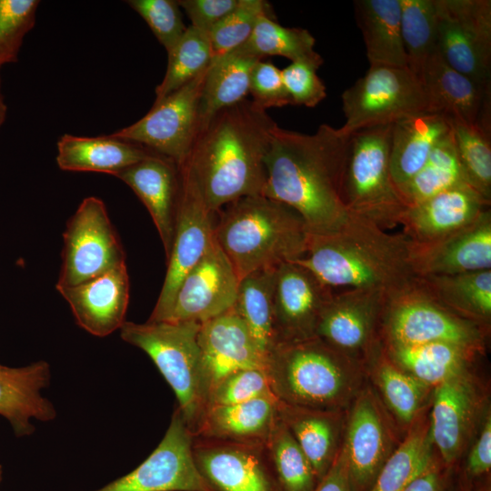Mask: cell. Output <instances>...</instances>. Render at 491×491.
Wrapping results in <instances>:
<instances>
[{
  "mask_svg": "<svg viewBox=\"0 0 491 491\" xmlns=\"http://www.w3.org/2000/svg\"><path fill=\"white\" fill-rule=\"evenodd\" d=\"M348 139L327 124L311 135L276 125L266 157L263 195L295 210L309 234L336 231L349 215L341 197Z\"/></svg>",
  "mask_w": 491,
  "mask_h": 491,
  "instance_id": "1",
  "label": "cell"
},
{
  "mask_svg": "<svg viewBox=\"0 0 491 491\" xmlns=\"http://www.w3.org/2000/svg\"><path fill=\"white\" fill-rule=\"evenodd\" d=\"M276 125L266 110L246 98L218 112L198 133L185 163L211 211L263 195L266 157Z\"/></svg>",
  "mask_w": 491,
  "mask_h": 491,
  "instance_id": "2",
  "label": "cell"
},
{
  "mask_svg": "<svg viewBox=\"0 0 491 491\" xmlns=\"http://www.w3.org/2000/svg\"><path fill=\"white\" fill-rule=\"evenodd\" d=\"M293 262L333 290L371 289L388 296L418 281L411 241L350 213L336 231L309 234L306 254Z\"/></svg>",
  "mask_w": 491,
  "mask_h": 491,
  "instance_id": "3",
  "label": "cell"
},
{
  "mask_svg": "<svg viewBox=\"0 0 491 491\" xmlns=\"http://www.w3.org/2000/svg\"><path fill=\"white\" fill-rule=\"evenodd\" d=\"M215 239L238 277L301 258L309 232L289 206L262 195L236 199L216 212Z\"/></svg>",
  "mask_w": 491,
  "mask_h": 491,
  "instance_id": "4",
  "label": "cell"
},
{
  "mask_svg": "<svg viewBox=\"0 0 491 491\" xmlns=\"http://www.w3.org/2000/svg\"><path fill=\"white\" fill-rule=\"evenodd\" d=\"M364 366L313 337L277 345L265 371L273 394L286 404L345 410L363 388Z\"/></svg>",
  "mask_w": 491,
  "mask_h": 491,
  "instance_id": "5",
  "label": "cell"
},
{
  "mask_svg": "<svg viewBox=\"0 0 491 491\" xmlns=\"http://www.w3.org/2000/svg\"><path fill=\"white\" fill-rule=\"evenodd\" d=\"M200 323L125 321L121 338L143 350L152 359L175 392L178 409L194 434L207 404L201 352Z\"/></svg>",
  "mask_w": 491,
  "mask_h": 491,
  "instance_id": "6",
  "label": "cell"
},
{
  "mask_svg": "<svg viewBox=\"0 0 491 491\" xmlns=\"http://www.w3.org/2000/svg\"><path fill=\"white\" fill-rule=\"evenodd\" d=\"M392 126L368 127L349 135L341 186L347 211L385 230L400 225L407 208L390 175Z\"/></svg>",
  "mask_w": 491,
  "mask_h": 491,
  "instance_id": "7",
  "label": "cell"
},
{
  "mask_svg": "<svg viewBox=\"0 0 491 491\" xmlns=\"http://www.w3.org/2000/svg\"><path fill=\"white\" fill-rule=\"evenodd\" d=\"M484 326L443 306L418 281L386 296L383 345L447 343L476 353L484 346Z\"/></svg>",
  "mask_w": 491,
  "mask_h": 491,
  "instance_id": "8",
  "label": "cell"
},
{
  "mask_svg": "<svg viewBox=\"0 0 491 491\" xmlns=\"http://www.w3.org/2000/svg\"><path fill=\"white\" fill-rule=\"evenodd\" d=\"M341 98L346 122L338 129L345 136L428 111L423 84L407 66L370 65Z\"/></svg>",
  "mask_w": 491,
  "mask_h": 491,
  "instance_id": "9",
  "label": "cell"
},
{
  "mask_svg": "<svg viewBox=\"0 0 491 491\" xmlns=\"http://www.w3.org/2000/svg\"><path fill=\"white\" fill-rule=\"evenodd\" d=\"M63 243L56 289L79 285L125 263L105 205L95 196L85 198L69 218Z\"/></svg>",
  "mask_w": 491,
  "mask_h": 491,
  "instance_id": "10",
  "label": "cell"
},
{
  "mask_svg": "<svg viewBox=\"0 0 491 491\" xmlns=\"http://www.w3.org/2000/svg\"><path fill=\"white\" fill-rule=\"evenodd\" d=\"M180 194L172 249L165 277L147 321L162 322L168 316L177 290L187 273L199 262L215 239L216 213L211 211L186 163L178 166Z\"/></svg>",
  "mask_w": 491,
  "mask_h": 491,
  "instance_id": "11",
  "label": "cell"
},
{
  "mask_svg": "<svg viewBox=\"0 0 491 491\" xmlns=\"http://www.w3.org/2000/svg\"><path fill=\"white\" fill-rule=\"evenodd\" d=\"M434 2L442 58L457 72L491 86V1Z\"/></svg>",
  "mask_w": 491,
  "mask_h": 491,
  "instance_id": "12",
  "label": "cell"
},
{
  "mask_svg": "<svg viewBox=\"0 0 491 491\" xmlns=\"http://www.w3.org/2000/svg\"><path fill=\"white\" fill-rule=\"evenodd\" d=\"M387 295L371 289L334 290L317 321L316 337L366 365L383 347Z\"/></svg>",
  "mask_w": 491,
  "mask_h": 491,
  "instance_id": "13",
  "label": "cell"
},
{
  "mask_svg": "<svg viewBox=\"0 0 491 491\" xmlns=\"http://www.w3.org/2000/svg\"><path fill=\"white\" fill-rule=\"evenodd\" d=\"M207 69L181 88L155 101L141 119L111 135L141 145L182 165L198 134V104Z\"/></svg>",
  "mask_w": 491,
  "mask_h": 491,
  "instance_id": "14",
  "label": "cell"
},
{
  "mask_svg": "<svg viewBox=\"0 0 491 491\" xmlns=\"http://www.w3.org/2000/svg\"><path fill=\"white\" fill-rule=\"evenodd\" d=\"M193 433L178 407L163 439L136 468L95 491H212L193 456Z\"/></svg>",
  "mask_w": 491,
  "mask_h": 491,
  "instance_id": "15",
  "label": "cell"
},
{
  "mask_svg": "<svg viewBox=\"0 0 491 491\" xmlns=\"http://www.w3.org/2000/svg\"><path fill=\"white\" fill-rule=\"evenodd\" d=\"M350 406L340 450L354 491H368L396 448L392 423L370 387H363Z\"/></svg>",
  "mask_w": 491,
  "mask_h": 491,
  "instance_id": "16",
  "label": "cell"
},
{
  "mask_svg": "<svg viewBox=\"0 0 491 491\" xmlns=\"http://www.w3.org/2000/svg\"><path fill=\"white\" fill-rule=\"evenodd\" d=\"M192 450L212 491H281L266 444L193 436Z\"/></svg>",
  "mask_w": 491,
  "mask_h": 491,
  "instance_id": "17",
  "label": "cell"
},
{
  "mask_svg": "<svg viewBox=\"0 0 491 491\" xmlns=\"http://www.w3.org/2000/svg\"><path fill=\"white\" fill-rule=\"evenodd\" d=\"M238 284L234 267L214 239L183 279L165 321L202 324L226 312L235 305Z\"/></svg>",
  "mask_w": 491,
  "mask_h": 491,
  "instance_id": "18",
  "label": "cell"
},
{
  "mask_svg": "<svg viewBox=\"0 0 491 491\" xmlns=\"http://www.w3.org/2000/svg\"><path fill=\"white\" fill-rule=\"evenodd\" d=\"M333 291L295 262L278 266L273 290L277 345L316 337L318 318Z\"/></svg>",
  "mask_w": 491,
  "mask_h": 491,
  "instance_id": "19",
  "label": "cell"
},
{
  "mask_svg": "<svg viewBox=\"0 0 491 491\" xmlns=\"http://www.w3.org/2000/svg\"><path fill=\"white\" fill-rule=\"evenodd\" d=\"M420 79L428 111L491 132V86L452 68L437 50L426 61Z\"/></svg>",
  "mask_w": 491,
  "mask_h": 491,
  "instance_id": "20",
  "label": "cell"
},
{
  "mask_svg": "<svg viewBox=\"0 0 491 491\" xmlns=\"http://www.w3.org/2000/svg\"><path fill=\"white\" fill-rule=\"evenodd\" d=\"M411 261L418 277L491 269L490 208L438 241L426 245L411 242Z\"/></svg>",
  "mask_w": 491,
  "mask_h": 491,
  "instance_id": "21",
  "label": "cell"
},
{
  "mask_svg": "<svg viewBox=\"0 0 491 491\" xmlns=\"http://www.w3.org/2000/svg\"><path fill=\"white\" fill-rule=\"evenodd\" d=\"M56 290L69 305L77 325L93 336H106L125 322L130 290L125 263L79 285Z\"/></svg>",
  "mask_w": 491,
  "mask_h": 491,
  "instance_id": "22",
  "label": "cell"
},
{
  "mask_svg": "<svg viewBox=\"0 0 491 491\" xmlns=\"http://www.w3.org/2000/svg\"><path fill=\"white\" fill-rule=\"evenodd\" d=\"M198 344L207 399L211 390L228 374L243 368L266 367V359L234 306L201 324Z\"/></svg>",
  "mask_w": 491,
  "mask_h": 491,
  "instance_id": "23",
  "label": "cell"
},
{
  "mask_svg": "<svg viewBox=\"0 0 491 491\" xmlns=\"http://www.w3.org/2000/svg\"><path fill=\"white\" fill-rule=\"evenodd\" d=\"M468 376L466 372L433 388L430 433L433 445L446 466L462 455L479 406L476 387Z\"/></svg>",
  "mask_w": 491,
  "mask_h": 491,
  "instance_id": "24",
  "label": "cell"
},
{
  "mask_svg": "<svg viewBox=\"0 0 491 491\" xmlns=\"http://www.w3.org/2000/svg\"><path fill=\"white\" fill-rule=\"evenodd\" d=\"M487 208L490 203L470 185L456 186L407 207L402 234L415 245L430 244L468 225Z\"/></svg>",
  "mask_w": 491,
  "mask_h": 491,
  "instance_id": "25",
  "label": "cell"
},
{
  "mask_svg": "<svg viewBox=\"0 0 491 491\" xmlns=\"http://www.w3.org/2000/svg\"><path fill=\"white\" fill-rule=\"evenodd\" d=\"M115 177L126 184L146 207L167 259L174 240L180 194L178 165L165 156L152 153L119 172Z\"/></svg>",
  "mask_w": 491,
  "mask_h": 491,
  "instance_id": "26",
  "label": "cell"
},
{
  "mask_svg": "<svg viewBox=\"0 0 491 491\" xmlns=\"http://www.w3.org/2000/svg\"><path fill=\"white\" fill-rule=\"evenodd\" d=\"M49 379V366L45 361L23 367L0 365V415L9 421L17 436L34 432L32 418L50 421L55 417L54 406L41 396Z\"/></svg>",
  "mask_w": 491,
  "mask_h": 491,
  "instance_id": "27",
  "label": "cell"
},
{
  "mask_svg": "<svg viewBox=\"0 0 491 491\" xmlns=\"http://www.w3.org/2000/svg\"><path fill=\"white\" fill-rule=\"evenodd\" d=\"M278 416L311 463L318 482L342 446L345 410H324L277 402Z\"/></svg>",
  "mask_w": 491,
  "mask_h": 491,
  "instance_id": "28",
  "label": "cell"
},
{
  "mask_svg": "<svg viewBox=\"0 0 491 491\" xmlns=\"http://www.w3.org/2000/svg\"><path fill=\"white\" fill-rule=\"evenodd\" d=\"M450 132L449 118L432 111L414 114L393 124L389 169L398 192L422 168L433 149Z\"/></svg>",
  "mask_w": 491,
  "mask_h": 491,
  "instance_id": "29",
  "label": "cell"
},
{
  "mask_svg": "<svg viewBox=\"0 0 491 491\" xmlns=\"http://www.w3.org/2000/svg\"><path fill=\"white\" fill-rule=\"evenodd\" d=\"M278 399L262 396L205 409L193 436L225 441L266 444L278 416Z\"/></svg>",
  "mask_w": 491,
  "mask_h": 491,
  "instance_id": "30",
  "label": "cell"
},
{
  "mask_svg": "<svg viewBox=\"0 0 491 491\" xmlns=\"http://www.w3.org/2000/svg\"><path fill=\"white\" fill-rule=\"evenodd\" d=\"M152 151L112 135L86 137L65 134L57 141L56 163L71 172H95L115 176Z\"/></svg>",
  "mask_w": 491,
  "mask_h": 491,
  "instance_id": "31",
  "label": "cell"
},
{
  "mask_svg": "<svg viewBox=\"0 0 491 491\" xmlns=\"http://www.w3.org/2000/svg\"><path fill=\"white\" fill-rule=\"evenodd\" d=\"M354 6L369 64L407 66L401 35V1L356 0Z\"/></svg>",
  "mask_w": 491,
  "mask_h": 491,
  "instance_id": "32",
  "label": "cell"
},
{
  "mask_svg": "<svg viewBox=\"0 0 491 491\" xmlns=\"http://www.w3.org/2000/svg\"><path fill=\"white\" fill-rule=\"evenodd\" d=\"M258 60L262 59L236 49L212 61L199 98L198 133L218 112L246 99L251 72Z\"/></svg>",
  "mask_w": 491,
  "mask_h": 491,
  "instance_id": "33",
  "label": "cell"
},
{
  "mask_svg": "<svg viewBox=\"0 0 491 491\" xmlns=\"http://www.w3.org/2000/svg\"><path fill=\"white\" fill-rule=\"evenodd\" d=\"M420 286L453 313L482 326L491 317V269L418 277Z\"/></svg>",
  "mask_w": 491,
  "mask_h": 491,
  "instance_id": "34",
  "label": "cell"
},
{
  "mask_svg": "<svg viewBox=\"0 0 491 491\" xmlns=\"http://www.w3.org/2000/svg\"><path fill=\"white\" fill-rule=\"evenodd\" d=\"M383 348L396 366L431 388L467 372V366L476 354L447 343L383 345Z\"/></svg>",
  "mask_w": 491,
  "mask_h": 491,
  "instance_id": "35",
  "label": "cell"
},
{
  "mask_svg": "<svg viewBox=\"0 0 491 491\" xmlns=\"http://www.w3.org/2000/svg\"><path fill=\"white\" fill-rule=\"evenodd\" d=\"M276 269L254 272L240 279L234 305L266 362L277 345L273 314Z\"/></svg>",
  "mask_w": 491,
  "mask_h": 491,
  "instance_id": "36",
  "label": "cell"
},
{
  "mask_svg": "<svg viewBox=\"0 0 491 491\" xmlns=\"http://www.w3.org/2000/svg\"><path fill=\"white\" fill-rule=\"evenodd\" d=\"M430 420L420 414L394 449L368 491H404L436 459Z\"/></svg>",
  "mask_w": 491,
  "mask_h": 491,
  "instance_id": "37",
  "label": "cell"
},
{
  "mask_svg": "<svg viewBox=\"0 0 491 491\" xmlns=\"http://www.w3.org/2000/svg\"><path fill=\"white\" fill-rule=\"evenodd\" d=\"M383 399V406L402 426L408 427L421 414L431 387L396 366L380 349L367 363Z\"/></svg>",
  "mask_w": 491,
  "mask_h": 491,
  "instance_id": "38",
  "label": "cell"
},
{
  "mask_svg": "<svg viewBox=\"0 0 491 491\" xmlns=\"http://www.w3.org/2000/svg\"><path fill=\"white\" fill-rule=\"evenodd\" d=\"M315 44L316 39L308 30L286 27L276 18L264 15L246 43L237 49L258 59L279 55L291 62H305L319 68L324 60L315 50Z\"/></svg>",
  "mask_w": 491,
  "mask_h": 491,
  "instance_id": "39",
  "label": "cell"
},
{
  "mask_svg": "<svg viewBox=\"0 0 491 491\" xmlns=\"http://www.w3.org/2000/svg\"><path fill=\"white\" fill-rule=\"evenodd\" d=\"M468 185L459 162L452 129L431 152L422 168L399 189L407 207L447 189Z\"/></svg>",
  "mask_w": 491,
  "mask_h": 491,
  "instance_id": "40",
  "label": "cell"
},
{
  "mask_svg": "<svg viewBox=\"0 0 491 491\" xmlns=\"http://www.w3.org/2000/svg\"><path fill=\"white\" fill-rule=\"evenodd\" d=\"M266 446L281 491H314L318 480L313 466L279 416Z\"/></svg>",
  "mask_w": 491,
  "mask_h": 491,
  "instance_id": "41",
  "label": "cell"
},
{
  "mask_svg": "<svg viewBox=\"0 0 491 491\" xmlns=\"http://www.w3.org/2000/svg\"><path fill=\"white\" fill-rule=\"evenodd\" d=\"M400 1L401 35L407 67L421 78L426 61L437 50L435 2L434 0Z\"/></svg>",
  "mask_w": 491,
  "mask_h": 491,
  "instance_id": "42",
  "label": "cell"
},
{
  "mask_svg": "<svg viewBox=\"0 0 491 491\" xmlns=\"http://www.w3.org/2000/svg\"><path fill=\"white\" fill-rule=\"evenodd\" d=\"M168 65L162 82L155 88L158 101L181 88L205 71L213 60L209 35L192 25L167 54Z\"/></svg>",
  "mask_w": 491,
  "mask_h": 491,
  "instance_id": "43",
  "label": "cell"
},
{
  "mask_svg": "<svg viewBox=\"0 0 491 491\" xmlns=\"http://www.w3.org/2000/svg\"><path fill=\"white\" fill-rule=\"evenodd\" d=\"M450 124L456 151L468 185L490 203L491 132L454 120H450Z\"/></svg>",
  "mask_w": 491,
  "mask_h": 491,
  "instance_id": "44",
  "label": "cell"
},
{
  "mask_svg": "<svg viewBox=\"0 0 491 491\" xmlns=\"http://www.w3.org/2000/svg\"><path fill=\"white\" fill-rule=\"evenodd\" d=\"M276 18L271 5L265 0H239L237 5L209 32L213 60L241 47L264 16ZM212 60V61H213Z\"/></svg>",
  "mask_w": 491,
  "mask_h": 491,
  "instance_id": "45",
  "label": "cell"
},
{
  "mask_svg": "<svg viewBox=\"0 0 491 491\" xmlns=\"http://www.w3.org/2000/svg\"><path fill=\"white\" fill-rule=\"evenodd\" d=\"M38 0H0V68L18 59L26 34L35 23Z\"/></svg>",
  "mask_w": 491,
  "mask_h": 491,
  "instance_id": "46",
  "label": "cell"
},
{
  "mask_svg": "<svg viewBox=\"0 0 491 491\" xmlns=\"http://www.w3.org/2000/svg\"><path fill=\"white\" fill-rule=\"evenodd\" d=\"M126 3L146 22L156 39L169 54L186 30L178 2L129 0Z\"/></svg>",
  "mask_w": 491,
  "mask_h": 491,
  "instance_id": "47",
  "label": "cell"
},
{
  "mask_svg": "<svg viewBox=\"0 0 491 491\" xmlns=\"http://www.w3.org/2000/svg\"><path fill=\"white\" fill-rule=\"evenodd\" d=\"M272 396L275 395L265 369L243 368L228 374L215 385L208 396L206 408Z\"/></svg>",
  "mask_w": 491,
  "mask_h": 491,
  "instance_id": "48",
  "label": "cell"
},
{
  "mask_svg": "<svg viewBox=\"0 0 491 491\" xmlns=\"http://www.w3.org/2000/svg\"><path fill=\"white\" fill-rule=\"evenodd\" d=\"M317 69L305 62H292L281 69L291 105L314 107L326 97V85L317 75Z\"/></svg>",
  "mask_w": 491,
  "mask_h": 491,
  "instance_id": "49",
  "label": "cell"
},
{
  "mask_svg": "<svg viewBox=\"0 0 491 491\" xmlns=\"http://www.w3.org/2000/svg\"><path fill=\"white\" fill-rule=\"evenodd\" d=\"M252 101L267 110L291 105L284 85L282 72L270 61L258 60L254 65L249 81Z\"/></svg>",
  "mask_w": 491,
  "mask_h": 491,
  "instance_id": "50",
  "label": "cell"
},
{
  "mask_svg": "<svg viewBox=\"0 0 491 491\" xmlns=\"http://www.w3.org/2000/svg\"><path fill=\"white\" fill-rule=\"evenodd\" d=\"M179 6L192 26L209 34L211 29L237 5L239 0H179Z\"/></svg>",
  "mask_w": 491,
  "mask_h": 491,
  "instance_id": "51",
  "label": "cell"
},
{
  "mask_svg": "<svg viewBox=\"0 0 491 491\" xmlns=\"http://www.w3.org/2000/svg\"><path fill=\"white\" fill-rule=\"evenodd\" d=\"M491 467V418L486 416L479 435L473 444L466 459V472L469 478L489 473Z\"/></svg>",
  "mask_w": 491,
  "mask_h": 491,
  "instance_id": "52",
  "label": "cell"
},
{
  "mask_svg": "<svg viewBox=\"0 0 491 491\" xmlns=\"http://www.w3.org/2000/svg\"><path fill=\"white\" fill-rule=\"evenodd\" d=\"M314 491H354L341 450Z\"/></svg>",
  "mask_w": 491,
  "mask_h": 491,
  "instance_id": "53",
  "label": "cell"
},
{
  "mask_svg": "<svg viewBox=\"0 0 491 491\" xmlns=\"http://www.w3.org/2000/svg\"><path fill=\"white\" fill-rule=\"evenodd\" d=\"M446 487V473L440 464L435 459L404 491H445Z\"/></svg>",
  "mask_w": 491,
  "mask_h": 491,
  "instance_id": "54",
  "label": "cell"
},
{
  "mask_svg": "<svg viewBox=\"0 0 491 491\" xmlns=\"http://www.w3.org/2000/svg\"><path fill=\"white\" fill-rule=\"evenodd\" d=\"M7 107L5 103V99L1 91V79H0V127L4 124L6 116Z\"/></svg>",
  "mask_w": 491,
  "mask_h": 491,
  "instance_id": "55",
  "label": "cell"
},
{
  "mask_svg": "<svg viewBox=\"0 0 491 491\" xmlns=\"http://www.w3.org/2000/svg\"><path fill=\"white\" fill-rule=\"evenodd\" d=\"M445 491H472V489L469 487V486L466 483H462L452 490L447 488V486H446Z\"/></svg>",
  "mask_w": 491,
  "mask_h": 491,
  "instance_id": "56",
  "label": "cell"
},
{
  "mask_svg": "<svg viewBox=\"0 0 491 491\" xmlns=\"http://www.w3.org/2000/svg\"><path fill=\"white\" fill-rule=\"evenodd\" d=\"M2 476H3V467L2 466L0 465V482L2 480Z\"/></svg>",
  "mask_w": 491,
  "mask_h": 491,
  "instance_id": "57",
  "label": "cell"
}]
</instances>
